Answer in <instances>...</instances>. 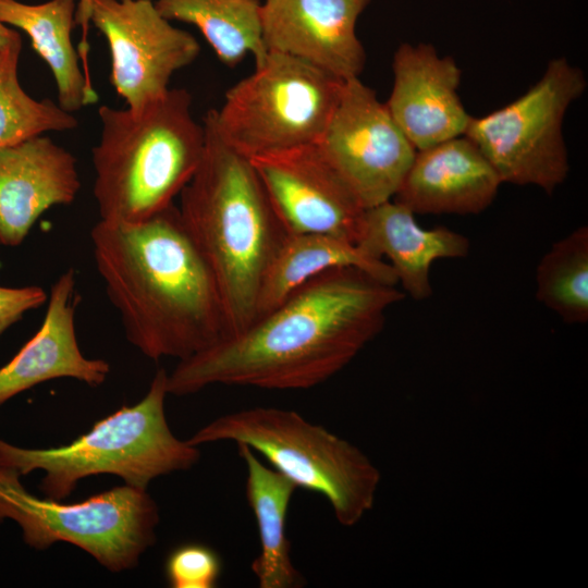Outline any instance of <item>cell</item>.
<instances>
[{
  "instance_id": "6da1fadb",
  "label": "cell",
  "mask_w": 588,
  "mask_h": 588,
  "mask_svg": "<svg viewBox=\"0 0 588 588\" xmlns=\"http://www.w3.org/2000/svg\"><path fill=\"white\" fill-rule=\"evenodd\" d=\"M403 298L396 285L360 269L326 271L240 332L179 360L168 373V393L183 396L215 384L314 388L350 364Z\"/></svg>"
},
{
  "instance_id": "7a4b0ae2",
  "label": "cell",
  "mask_w": 588,
  "mask_h": 588,
  "mask_svg": "<svg viewBox=\"0 0 588 588\" xmlns=\"http://www.w3.org/2000/svg\"><path fill=\"white\" fill-rule=\"evenodd\" d=\"M90 237L126 339L146 357L182 360L228 335L217 283L177 206L135 224L99 220Z\"/></svg>"
},
{
  "instance_id": "3957f363",
  "label": "cell",
  "mask_w": 588,
  "mask_h": 588,
  "mask_svg": "<svg viewBox=\"0 0 588 588\" xmlns=\"http://www.w3.org/2000/svg\"><path fill=\"white\" fill-rule=\"evenodd\" d=\"M203 125L204 155L177 208L217 283L229 336L256 318L265 277L287 232L249 159L219 136L208 113Z\"/></svg>"
},
{
  "instance_id": "277c9868",
  "label": "cell",
  "mask_w": 588,
  "mask_h": 588,
  "mask_svg": "<svg viewBox=\"0 0 588 588\" xmlns=\"http://www.w3.org/2000/svg\"><path fill=\"white\" fill-rule=\"evenodd\" d=\"M98 114L101 132L91 160L100 221L135 224L173 205L205 149L191 94L170 88L139 110L103 105Z\"/></svg>"
},
{
  "instance_id": "5b68a950",
  "label": "cell",
  "mask_w": 588,
  "mask_h": 588,
  "mask_svg": "<svg viewBox=\"0 0 588 588\" xmlns=\"http://www.w3.org/2000/svg\"><path fill=\"white\" fill-rule=\"evenodd\" d=\"M167 382V371L159 369L138 403L122 406L65 445L24 449L0 439V466L13 468L21 476L45 471L40 490L60 501L88 476L111 474L128 486L146 489L159 476L192 468L200 451L177 439L168 425Z\"/></svg>"
},
{
  "instance_id": "8992f818",
  "label": "cell",
  "mask_w": 588,
  "mask_h": 588,
  "mask_svg": "<svg viewBox=\"0 0 588 588\" xmlns=\"http://www.w3.org/2000/svg\"><path fill=\"white\" fill-rule=\"evenodd\" d=\"M187 441L196 446L221 441L247 445L297 488L324 497L343 526L357 524L373 506L377 467L358 448L295 411H235L215 418Z\"/></svg>"
},
{
  "instance_id": "52a82bcc",
  "label": "cell",
  "mask_w": 588,
  "mask_h": 588,
  "mask_svg": "<svg viewBox=\"0 0 588 588\" xmlns=\"http://www.w3.org/2000/svg\"><path fill=\"white\" fill-rule=\"evenodd\" d=\"M345 81L303 60L269 51L209 114L219 136L247 158L315 144Z\"/></svg>"
},
{
  "instance_id": "ba28073f",
  "label": "cell",
  "mask_w": 588,
  "mask_h": 588,
  "mask_svg": "<svg viewBox=\"0 0 588 588\" xmlns=\"http://www.w3.org/2000/svg\"><path fill=\"white\" fill-rule=\"evenodd\" d=\"M13 468L0 466V523L10 518L36 550L69 542L111 572L133 568L156 541L158 506L146 489L125 483L63 503L29 493Z\"/></svg>"
},
{
  "instance_id": "9c48e42d",
  "label": "cell",
  "mask_w": 588,
  "mask_h": 588,
  "mask_svg": "<svg viewBox=\"0 0 588 588\" xmlns=\"http://www.w3.org/2000/svg\"><path fill=\"white\" fill-rule=\"evenodd\" d=\"M586 84L580 69L565 58L553 59L524 95L485 117H470L464 135L502 183L532 184L551 194L568 173L563 118Z\"/></svg>"
},
{
  "instance_id": "30bf717a",
  "label": "cell",
  "mask_w": 588,
  "mask_h": 588,
  "mask_svg": "<svg viewBox=\"0 0 588 588\" xmlns=\"http://www.w3.org/2000/svg\"><path fill=\"white\" fill-rule=\"evenodd\" d=\"M316 144L365 209L395 196L416 154L385 103L359 77L344 82Z\"/></svg>"
},
{
  "instance_id": "8fae6325",
  "label": "cell",
  "mask_w": 588,
  "mask_h": 588,
  "mask_svg": "<svg viewBox=\"0 0 588 588\" xmlns=\"http://www.w3.org/2000/svg\"><path fill=\"white\" fill-rule=\"evenodd\" d=\"M90 23L108 42L110 82L131 110L166 95L173 74L200 52L197 39L162 16L154 0H94Z\"/></svg>"
},
{
  "instance_id": "7c38bea8",
  "label": "cell",
  "mask_w": 588,
  "mask_h": 588,
  "mask_svg": "<svg viewBox=\"0 0 588 588\" xmlns=\"http://www.w3.org/2000/svg\"><path fill=\"white\" fill-rule=\"evenodd\" d=\"M248 159L287 234L322 233L358 242L366 209L316 143Z\"/></svg>"
},
{
  "instance_id": "4fadbf2b",
  "label": "cell",
  "mask_w": 588,
  "mask_h": 588,
  "mask_svg": "<svg viewBox=\"0 0 588 588\" xmlns=\"http://www.w3.org/2000/svg\"><path fill=\"white\" fill-rule=\"evenodd\" d=\"M370 0H265L266 49L303 60L342 81L358 77L365 49L356 23Z\"/></svg>"
},
{
  "instance_id": "5bb4252c",
  "label": "cell",
  "mask_w": 588,
  "mask_h": 588,
  "mask_svg": "<svg viewBox=\"0 0 588 588\" xmlns=\"http://www.w3.org/2000/svg\"><path fill=\"white\" fill-rule=\"evenodd\" d=\"M394 82L385 103L392 119L416 148L425 149L465 134L470 115L457 87L461 70L427 44H402L393 56Z\"/></svg>"
},
{
  "instance_id": "9a60e30c",
  "label": "cell",
  "mask_w": 588,
  "mask_h": 588,
  "mask_svg": "<svg viewBox=\"0 0 588 588\" xmlns=\"http://www.w3.org/2000/svg\"><path fill=\"white\" fill-rule=\"evenodd\" d=\"M76 158L44 134L0 148V244L17 246L48 209L79 191Z\"/></svg>"
},
{
  "instance_id": "2e32d148",
  "label": "cell",
  "mask_w": 588,
  "mask_h": 588,
  "mask_svg": "<svg viewBox=\"0 0 588 588\" xmlns=\"http://www.w3.org/2000/svg\"><path fill=\"white\" fill-rule=\"evenodd\" d=\"M501 180L465 135L416 150L394 200L416 213L477 215L497 196Z\"/></svg>"
},
{
  "instance_id": "e0dca14e",
  "label": "cell",
  "mask_w": 588,
  "mask_h": 588,
  "mask_svg": "<svg viewBox=\"0 0 588 588\" xmlns=\"http://www.w3.org/2000/svg\"><path fill=\"white\" fill-rule=\"evenodd\" d=\"M41 327L0 368V406L13 396L49 380L73 378L89 387L102 384L110 366L81 352L75 330L78 303L75 271H64L51 286Z\"/></svg>"
},
{
  "instance_id": "ac0fdd59",
  "label": "cell",
  "mask_w": 588,
  "mask_h": 588,
  "mask_svg": "<svg viewBox=\"0 0 588 588\" xmlns=\"http://www.w3.org/2000/svg\"><path fill=\"white\" fill-rule=\"evenodd\" d=\"M357 243L371 255L387 258L397 283L416 301L432 294L433 261L466 257L470 247L465 235L445 226L422 229L415 213L395 200L365 210Z\"/></svg>"
},
{
  "instance_id": "d6986e66",
  "label": "cell",
  "mask_w": 588,
  "mask_h": 588,
  "mask_svg": "<svg viewBox=\"0 0 588 588\" xmlns=\"http://www.w3.org/2000/svg\"><path fill=\"white\" fill-rule=\"evenodd\" d=\"M76 0H48L38 4L0 0V21L28 35L33 49L52 72L58 105L70 113L99 99L79 65L81 59L71 38L76 26Z\"/></svg>"
},
{
  "instance_id": "ffe728a7",
  "label": "cell",
  "mask_w": 588,
  "mask_h": 588,
  "mask_svg": "<svg viewBox=\"0 0 588 588\" xmlns=\"http://www.w3.org/2000/svg\"><path fill=\"white\" fill-rule=\"evenodd\" d=\"M347 267L360 269L390 285L397 284L391 265L358 243L322 233L287 234L265 277L256 318L316 275Z\"/></svg>"
},
{
  "instance_id": "44dd1931",
  "label": "cell",
  "mask_w": 588,
  "mask_h": 588,
  "mask_svg": "<svg viewBox=\"0 0 588 588\" xmlns=\"http://www.w3.org/2000/svg\"><path fill=\"white\" fill-rule=\"evenodd\" d=\"M247 470L246 499L258 529L260 550L250 569L260 588H298L305 585L294 566L286 537L290 502L297 487L264 464L245 444H237Z\"/></svg>"
},
{
  "instance_id": "7402d4cb",
  "label": "cell",
  "mask_w": 588,
  "mask_h": 588,
  "mask_svg": "<svg viewBox=\"0 0 588 588\" xmlns=\"http://www.w3.org/2000/svg\"><path fill=\"white\" fill-rule=\"evenodd\" d=\"M169 21L195 25L218 59L234 68L247 54L260 64L268 50L261 28V0H154Z\"/></svg>"
},
{
  "instance_id": "603a6c76",
  "label": "cell",
  "mask_w": 588,
  "mask_h": 588,
  "mask_svg": "<svg viewBox=\"0 0 588 588\" xmlns=\"http://www.w3.org/2000/svg\"><path fill=\"white\" fill-rule=\"evenodd\" d=\"M537 299L567 323L588 321V228L555 242L536 273Z\"/></svg>"
},
{
  "instance_id": "cb8c5ba5",
  "label": "cell",
  "mask_w": 588,
  "mask_h": 588,
  "mask_svg": "<svg viewBox=\"0 0 588 588\" xmlns=\"http://www.w3.org/2000/svg\"><path fill=\"white\" fill-rule=\"evenodd\" d=\"M21 35L0 49V148L47 132L77 127L73 113L51 99L36 100L20 85Z\"/></svg>"
},
{
  "instance_id": "d4e9b609",
  "label": "cell",
  "mask_w": 588,
  "mask_h": 588,
  "mask_svg": "<svg viewBox=\"0 0 588 588\" xmlns=\"http://www.w3.org/2000/svg\"><path fill=\"white\" fill-rule=\"evenodd\" d=\"M164 569L173 588H213L221 576L222 562L210 547L189 542L170 552Z\"/></svg>"
},
{
  "instance_id": "484cf974",
  "label": "cell",
  "mask_w": 588,
  "mask_h": 588,
  "mask_svg": "<svg viewBox=\"0 0 588 588\" xmlns=\"http://www.w3.org/2000/svg\"><path fill=\"white\" fill-rule=\"evenodd\" d=\"M47 299L46 291L37 285L0 286V336L27 311L40 307Z\"/></svg>"
},
{
  "instance_id": "4316f807",
  "label": "cell",
  "mask_w": 588,
  "mask_h": 588,
  "mask_svg": "<svg viewBox=\"0 0 588 588\" xmlns=\"http://www.w3.org/2000/svg\"><path fill=\"white\" fill-rule=\"evenodd\" d=\"M93 4L94 0H77L75 13V25L79 26L82 29V37L77 45V52L79 59L83 62V72L89 82H93L88 66V54L90 48L88 42V30L91 24L90 19L93 12Z\"/></svg>"
},
{
  "instance_id": "83f0119b",
  "label": "cell",
  "mask_w": 588,
  "mask_h": 588,
  "mask_svg": "<svg viewBox=\"0 0 588 588\" xmlns=\"http://www.w3.org/2000/svg\"><path fill=\"white\" fill-rule=\"evenodd\" d=\"M19 35L17 32L9 28L0 21V49L8 46Z\"/></svg>"
}]
</instances>
